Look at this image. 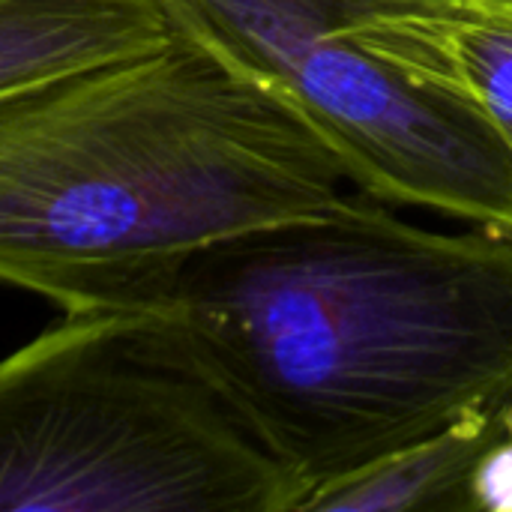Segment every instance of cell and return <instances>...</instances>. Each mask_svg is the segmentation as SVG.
<instances>
[{
	"instance_id": "cell-1",
	"label": "cell",
	"mask_w": 512,
	"mask_h": 512,
	"mask_svg": "<svg viewBox=\"0 0 512 512\" xmlns=\"http://www.w3.org/2000/svg\"><path fill=\"white\" fill-rule=\"evenodd\" d=\"M306 498L512 393V237L360 189L195 255L159 306ZM297 510V512H300Z\"/></svg>"
},
{
	"instance_id": "cell-2",
	"label": "cell",
	"mask_w": 512,
	"mask_h": 512,
	"mask_svg": "<svg viewBox=\"0 0 512 512\" xmlns=\"http://www.w3.org/2000/svg\"><path fill=\"white\" fill-rule=\"evenodd\" d=\"M348 189L273 90L183 30L0 96V282L63 312H153L195 255Z\"/></svg>"
},
{
	"instance_id": "cell-3",
	"label": "cell",
	"mask_w": 512,
	"mask_h": 512,
	"mask_svg": "<svg viewBox=\"0 0 512 512\" xmlns=\"http://www.w3.org/2000/svg\"><path fill=\"white\" fill-rule=\"evenodd\" d=\"M297 510L165 312H63L0 360V512Z\"/></svg>"
},
{
	"instance_id": "cell-4",
	"label": "cell",
	"mask_w": 512,
	"mask_h": 512,
	"mask_svg": "<svg viewBox=\"0 0 512 512\" xmlns=\"http://www.w3.org/2000/svg\"><path fill=\"white\" fill-rule=\"evenodd\" d=\"M183 30L252 72L327 147L345 180L399 210L512 237V156L465 108L366 54L339 0H159Z\"/></svg>"
},
{
	"instance_id": "cell-5",
	"label": "cell",
	"mask_w": 512,
	"mask_h": 512,
	"mask_svg": "<svg viewBox=\"0 0 512 512\" xmlns=\"http://www.w3.org/2000/svg\"><path fill=\"white\" fill-rule=\"evenodd\" d=\"M339 9L366 54L483 120L512 156V0H339Z\"/></svg>"
},
{
	"instance_id": "cell-6",
	"label": "cell",
	"mask_w": 512,
	"mask_h": 512,
	"mask_svg": "<svg viewBox=\"0 0 512 512\" xmlns=\"http://www.w3.org/2000/svg\"><path fill=\"white\" fill-rule=\"evenodd\" d=\"M168 39L159 0H0V96Z\"/></svg>"
},
{
	"instance_id": "cell-7",
	"label": "cell",
	"mask_w": 512,
	"mask_h": 512,
	"mask_svg": "<svg viewBox=\"0 0 512 512\" xmlns=\"http://www.w3.org/2000/svg\"><path fill=\"white\" fill-rule=\"evenodd\" d=\"M501 408H483L315 489L300 512H474L471 477L504 438Z\"/></svg>"
},
{
	"instance_id": "cell-8",
	"label": "cell",
	"mask_w": 512,
	"mask_h": 512,
	"mask_svg": "<svg viewBox=\"0 0 512 512\" xmlns=\"http://www.w3.org/2000/svg\"><path fill=\"white\" fill-rule=\"evenodd\" d=\"M474 510L512 512V441H495L474 468L471 477Z\"/></svg>"
},
{
	"instance_id": "cell-9",
	"label": "cell",
	"mask_w": 512,
	"mask_h": 512,
	"mask_svg": "<svg viewBox=\"0 0 512 512\" xmlns=\"http://www.w3.org/2000/svg\"><path fill=\"white\" fill-rule=\"evenodd\" d=\"M498 417H501V432H504V438H510L512 441V393L504 399V405H501Z\"/></svg>"
}]
</instances>
